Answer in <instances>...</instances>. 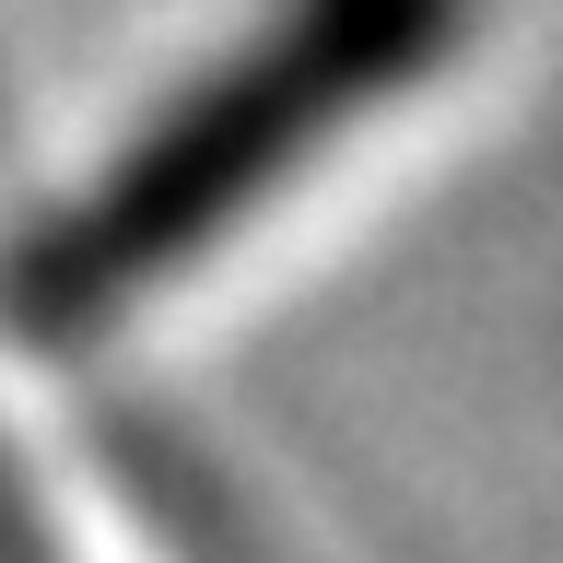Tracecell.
Here are the masks:
<instances>
[{
	"instance_id": "6da1fadb",
	"label": "cell",
	"mask_w": 563,
	"mask_h": 563,
	"mask_svg": "<svg viewBox=\"0 0 563 563\" xmlns=\"http://www.w3.org/2000/svg\"><path fill=\"white\" fill-rule=\"evenodd\" d=\"M457 35V0H294L258 47L211 70L130 165L106 176L82 211H59L12 271V317L24 329H95L130 294L211 246L271 176H294L317 141L364 118L387 82H411Z\"/></svg>"
}]
</instances>
